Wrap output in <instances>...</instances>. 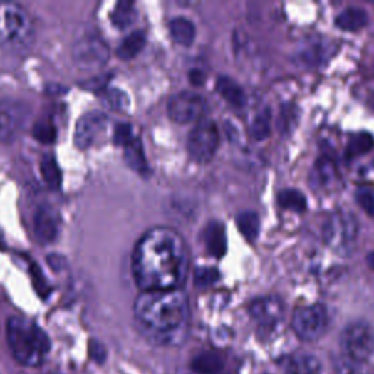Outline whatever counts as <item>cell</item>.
Returning <instances> with one entry per match:
<instances>
[{
    "instance_id": "obj_1",
    "label": "cell",
    "mask_w": 374,
    "mask_h": 374,
    "mask_svg": "<svg viewBox=\"0 0 374 374\" xmlns=\"http://www.w3.org/2000/svg\"><path fill=\"white\" fill-rule=\"evenodd\" d=\"M189 271L185 240L170 227L151 228L132 254V272L143 291L180 290Z\"/></svg>"
},
{
    "instance_id": "obj_2",
    "label": "cell",
    "mask_w": 374,
    "mask_h": 374,
    "mask_svg": "<svg viewBox=\"0 0 374 374\" xmlns=\"http://www.w3.org/2000/svg\"><path fill=\"white\" fill-rule=\"evenodd\" d=\"M135 321L147 338L160 345L180 343L189 323V300L182 290L143 291L133 304Z\"/></svg>"
},
{
    "instance_id": "obj_3",
    "label": "cell",
    "mask_w": 374,
    "mask_h": 374,
    "mask_svg": "<svg viewBox=\"0 0 374 374\" xmlns=\"http://www.w3.org/2000/svg\"><path fill=\"white\" fill-rule=\"evenodd\" d=\"M6 338L14 358L26 367H37L50 351L47 333L34 322L14 316L8 321Z\"/></svg>"
},
{
    "instance_id": "obj_4",
    "label": "cell",
    "mask_w": 374,
    "mask_h": 374,
    "mask_svg": "<svg viewBox=\"0 0 374 374\" xmlns=\"http://www.w3.org/2000/svg\"><path fill=\"white\" fill-rule=\"evenodd\" d=\"M34 21L24 6L0 2V47L8 53L22 54L34 43Z\"/></svg>"
},
{
    "instance_id": "obj_5",
    "label": "cell",
    "mask_w": 374,
    "mask_h": 374,
    "mask_svg": "<svg viewBox=\"0 0 374 374\" xmlns=\"http://www.w3.org/2000/svg\"><path fill=\"white\" fill-rule=\"evenodd\" d=\"M110 59L107 43L95 31H82L72 44V61L79 71L94 72L103 69Z\"/></svg>"
},
{
    "instance_id": "obj_6",
    "label": "cell",
    "mask_w": 374,
    "mask_h": 374,
    "mask_svg": "<svg viewBox=\"0 0 374 374\" xmlns=\"http://www.w3.org/2000/svg\"><path fill=\"white\" fill-rule=\"evenodd\" d=\"M358 237V222L350 211H338L323 227L325 243L339 254H350Z\"/></svg>"
},
{
    "instance_id": "obj_7",
    "label": "cell",
    "mask_w": 374,
    "mask_h": 374,
    "mask_svg": "<svg viewBox=\"0 0 374 374\" xmlns=\"http://www.w3.org/2000/svg\"><path fill=\"white\" fill-rule=\"evenodd\" d=\"M343 357L358 363H365L374 353V331L365 322H354L343 329L341 335Z\"/></svg>"
},
{
    "instance_id": "obj_8",
    "label": "cell",
    "mask_w": 374,
    "mask_h": 374,
    "mask_svg": "<svg viewBox=\"0 0 374 374\" xmlns=\"http://www.w3.org/2000/svg\"><path fill=\"white\" fill-rule=\"evenodd\" d=\"M328 311L321 304L298 307L291 319L293 331L303 341H318L328 329Z\"/></svg>"
},
{
    "instance_id": "obj_9",
    "label": "cell",
    "mask_w": 374,
    "mask_h": 374,
    "mask_svg": "<svg viewBox=\"0 0 374 374\" xmlns=\"http://www.w3.org/2000/svg\"><path fill=\"white\" fill-rule=\"evenodd\" d=\"M219 145V136L215 123L209 119L200 120L189 135L187 150L197 162H208L214 158Z\"/></svg>"
},
{
    "instance_id": "obj_10",
    "label": "cell",
    "mask_w": 374,
    "mask_h": 374,
    "mask_svg": "<svg viewBox=\"0 0 374 374\" xmlns=\"http://www.w3.org/2000/svg\"><path fill=\"white\" fill-rule=\"evenodd\" d=\"M30 110L28 105L15 98L0 100V142H14L26 125Z\"/></svg>"
},
{
    "instance_id": "obj_11",
    "label": "cell",
    "mask_w": 374,
    "mask_h": 374,
    "mask_svg": "<svg viewBox=\"0 0 374 374\" xmlns=\"http://www.w3.org/2000/svg\"><path fill=\"white\" fill-rule=\"evenodd\" d=\"M207 110V101L199 94L183 91L172 95L167 105V113L172 122L185 125L199 119Z\"/></svg>"
},
{
    "instance_id": "obj_12",
    "label": "cell",
    "mask_w": 374,
    "mask_h": 374,
    "mask_svg": "<svg viewBox=\"0 0 374 374\" xmlns=\"http://www.w3.org/2000/svg\"><path fill=\"white\" fill-rule=\"evenodd\" d=\"M107 116L101 111L85 113L78 120L73 140L79 150H88L100 139L107 129Z\"/></svg>"
},
{
    "instance_id": "obj_13",
    "label": "cell",
    "mask_w": 374,
    "mask_h": 374,
    "mask_svg": "<svg viewBox=\"0 0 374 374\" xmlns=\"http://www.w3.org/2000/svg\"><path fill=\"white\" fill-rule=\"evenodd\" d=\"M284 303L278 297H262L250 304L251 318L265 329L278 326L284 319Z\"/></svg>"
},
{
    "instance_id": "obj_14",
    "label": "cell",
    "mask_w": 374,
    "mask_h": 374,
    "mask_svg": "<svg viewBox=\"0 0 374 374\" xmlns=\"http://www.w3.org/2000/svg\"><path fill=\"white\" fill-rule=\"evenodd\" d=\"M61 229V215L53 207L41 205L34 214V232L41 244L53 243Z\"/></svg>"
},
{
    "instance_id": "obj_15",
    "label": "cell",
    "mask_w": 374,
    "mask_h": 374,
    "mask_svg": "<svg viewBox=\"0 0 374 374\" xmlns=\"http://www.w3.org/2000/svg\"><path fill=\"white\" fill-rule=\"evenodd\" d=\"M367 24H368L367 12L355 6H351V8L342 11L335 19V25L339 28V30L348 31V33L360 31Z\"/></svg>"
},
{
    "instance_id": "obj_16",
    "label": "cell",
    "mask_w": 374,
    "mask_h": 374,
    "mask_svg": "<svg viewBox=\"0 0 374 374\" xmlns=\"http://www.w3.org/2000/svg\"><path fill=\"white\" fill-rule=\"evenodd\" d=\"M285 374H322V364L314 355L297 354L285 361Z\"/></svg>"
},
{
    "instance_id": "obj_17",
    "label": "cell",
    "mask_w": 374,
    "mask_h": 374,
    "mask_svg": "<svg viewBox=\"0 0 374 374\" xmlns=\"http://www.w3.org/2000/svg\"><path fill=\"white\" fill-rule=\"evenodd\" d=\"M123 151H125L123 158L133 171L139 172L142 176L148 175L150 167L145 157V151H143L142 142L139 137H133L126 147H123Z\"/></svg>"
},
{
    "instance_id": "obj_18",
    "label": "cell",
    "mask_w": 374,
    "mask_h": 374,
    "mask_svg": "<svg viewBox=\"0 0 374 374\" xmlns=\"http://www.w3.org/2000/svg\"><path fill=\"white\" fill-rule=\"evenodd\" d=\"M205 244L214 257H222L227 253V237L224 225L219 221H211L205 228Z\"/></svg>"
},
{
    "instance_id": "obj_19",
    "label": "cell",
    "mask_w": 374,
    "mask_h": 374,
    "mask_svg": "<svg viewBox=\"0 0 374 374\" xmlns=\"http://www.w3.org/2000/svg\"><path fill=\"white\" fill-rule=\"evenodd\" d=\"M217 91L219 95L236 108H243L246 105V94L241 86L232 78L221 76L217 80Z\"/></svg>"
},
{
    "instance_id": "obj_20",
    "label": "cell",
    "mask_w": 374,
    "mask_h": 374,
    "mask_svg": "<svg viewBox=\"0 0 374 374\" xmlns=\"http://www.w3.org/2000/svg\"><path fill=\"white\" fill-rule=\"evenodd\" d=\"M170 34L171 38L180 46H190L196 37V28L194 24L183 16L171 19L170 22Z\"/></svg>"
},
{
    "instance_id": "obj_21",
    "label": "cell",
    "mask_w": 374,
    "mask_h": 374,
    "mask_svg": "<svg viewBox=\"0 0 374 374\" xmlns=\"http://www.w3.org/2000/svg\"><path fill=\"white\" fill-rule=\"evenodd\" d=\"M40 171L44 183L50 189H61L62 186V170L57 164L54 155L46 154L40 161Z\"/></svg>"
},
{
    "instance_id": "obj_22",
    "label": "cell",
    "mask_w": 374,
    "mask_h": 374,
    "mask_svg": "<svg viewBox=\"0 0 374 374\" xmlns=\"http://www.w3.org/2000/svg\"><path fill=\"white\" fill-rule=\"evenodd\" d=\"M147 44V36L143 31H133L119 46L118 56L122 61H130L136 57Z\"/></svg>"
},
{
    "instance_id": "obj_23",
    "label": "cell",
    "mask_w": 374,
    "mask_h": 374,
    "mask_svg": "<svg viewBox=\"0 0 374 374\" xmlns=\"http://www.w3.org/2000/svg\"><path fill=\"white\" fill-rule=\"evenodd\" d=\"M326 50L328 47L322 41H310L297 53V61L306 66H318L326 59Z\"/></svg>"
},
{
    "instance_id": "obj_24",
    "label": "cell",
    "mask_w": 374,
    "mask_h": 374,
    "mask_svg": "<svg viewBox=\"0 0 374 374\" xmlns=\"http://www.w3.org/2000/svg\"><path fill=\"white\" fill-rule=\"evenodd\" d=\"M110 18L113 25L116 26L118 30H126V28L132 26L133 22L136 21L137 12L132 2H119L116 6H114Z\"/></svg>"
},
{
    "instance_id": "obj_25",
    "label": "cell",
    "mask_w": 374,
    "mask_h": 374,
    "mask_svg": "<svg viewBox=\"0 0 374 374\" xmlns=\"http://www.w3.org/2000/svg\"><path fill=\"white\" fill-rule=\"evenodd\" d=\"M193 368L197 373H202V374H217L222 370L224 367V360L219 354L214 353V351H208V353H202L199 354L193 363H192Z\"/></svg>"
},
{
    "instance_id": "obj_26",
    "label": "cell",
    "mask_w": 374,
    "mask_h": 374,
    "mask_svg": "<svg viewBox=\"0 0 374 374\" xmlns=\"http://www.w3.org/2000/svg\"><path fill=\"white\" fill-rule=\"evenodd\" d=\"M236 222L241 234L249 241H254L257 239L259 232H261V219H259V215L256 212L253 211L240 212L236 218Z\"/></svg>"
},
{
    "instance_id": "obj_27",
    "label": "cell",
    "mask_w": 374,
    "mask_h": 374,
    "mask_svg": "<svg viewBox=\"0 0 374 374\" xmlns=\"http://www.w3.org/2000/svg\"><path fill=\"white\" fill-rule=\"evenodd\" d=\"M278 204L281 208L293 211V212H304L307 208L306 196L296 189L282 190L278 194Z\"/></svg>"
},
{
    "instance_id": "obj_28",
    "label": "cell",
    "mask_w": 374,
    "mask_h": 374,
    "mask_svg": "<svg viewBox=\"0 0 374 374\" xmlns=\"http://www.w3.org/2000/svg\"><path fill=\"white\" fill-rule=\"evenodd\" d=\"M336 177V168L335 164L328 160V158H322L314 165L313 170V175H311V182L316 186H329Z\"/></svg>"
},
{
    "instance_id": "obj_29",
    "label": "cell",
    "mask_w": 374,
    "mask_h": 374,
    "mask_svg": "<svg viewBox=\"0 0 374 374\" xmlns=\"http://www.w3.org/2000/svg\"><path fill=\"white\" fill-rule=\"evenodd\" d=\"M271 111L269 108H264L259 111L251 125H250V135L254 140L261 142V140H265L266 137H269L271 135Z\"/></svg>"
},
{
    "instance_id": "obj_30",
    "label": "cell",
    "mask_w": 374,
    "mask_h": 374,
    "mask_svg": "<svg viewBox=\"0 0 374 374\" xmlns=\"http://www.w3.org/2000/svg\"><path fill=\"white\" fill-rule=\"evenodd\" d=\"M101 98L114 111H126L129 108V97L118 88H107L101 91Z\"/></svg>"
},
{
    "instance_id": "obj_31",
    "label": "cell",
    "mask_w": 374,
    "mask_h": 374,
    "mask_svg": "<svg viewBox=\"0 0 374 374\" xmlns=\"http://www.w3.org/2000/svg\"><path fill=\"white\" fill-rule=\"evenodd\" d=\"M373 148V137L368 133L357 135L348 145V157H360Z\"/></svg>"
},
{
    "instance_id": "obj_32",
    "label": "cell",
    "mask_w": 374,
    "mask_h": 374,
    "mask_svg": "<svg viewBox=\"0 0 374 374\" xmlns=\"http://www.w3.org/2000/svg\"><path fill=\"white\" fill-rule=\"evenodd\" d=\"M33 135L41 143H53L57 137V130L50 120H40L36 123Z\"/></svg>"
},
{
    "instance_id": "obj_33",
    "label": "cell",
    "mask_w": 374,
    "mask_h": 374,
    "mask_svg": "<svg viewBox=\"0 0 374 374\" xmlns=\"http://www.w3.org/2000/svg\"><path fill=\"white\" fill-rule=\"evenodd\" d=\"M336 374H367L364 363L354 361L348 357H342L336 363Z\"/></svg>"
},
{
    "instance_id": "obj_34",
    "label": "cell",
    "mask_w": 374,
    "mask_h": 374,
    "mask_svg": "<svg viewBox=\"0 0 374 374\" xmlns=\"http://www.w3.org/2000/svg\"><path fill=\"white\" fill-rule=\"evenodd\" d=\"M355 199L358 205L368 214L374 215V192L370 187H360L355 192Z\"/></svg>"
},
{
    "instance_id": "obj_35",
    "label": "cell",
    "mask_w": 374,
    "mask_h": 374,
    "mask_svg": "<svg viewBox=\"0 0 374 374\" xmlns=\"http://www.w3.org/2000/svg\"><path fill=\"white\" fill-rule=\"evenodd\" d=\"M133 137H135L133 130L129 123H119L116 129H114L113 139H114V143L119 147H126Z\"/></svg>"
},
{
    "instance_id": "obj_36",
    "label": "cell",
    "mask_w": 374,
    "mask_h": 374,
    "mask_svg": "<svg viewBox=\"0 0 374 374\" xmlns=\"http://www.w3.org/2000/svg\"><path fill=\"white\" fill-rule=\"evenodd\" d=\"M88 353H90V357L94 363L97 364H104L105 360H107V350L104 345L97 341V339H91L90 341V345H88Z\"/></svg>"
},
{
    "instance_id": "obj_37",
    "label": "cell",
    "mask_w": 374,
    "mask_h": 374,
    "mask_svg": "<svg viewBox=\"0 0 374 374\" xmlns=\"http://www.w3.org/2000/svg\"><path fill=\"white\" fill-rule=\"evenodd\" d=\"M217 278H218V274L214 271V268H199L196 271V282L202 286H207L215 282Z\"/></svg>"
},
{
    "instance_id": "obj_38",
    "label": "cell",
    "mask_w": 374,
    "mask_h": 374,
    "mask_svg": "<svg viewBox=\"0 0 374 374\" xmlns=\"http://www.w3.org/2000/svg\"><path fill=\"white\" fill-rule=\"evenodd\" d=\"M33 279H34V285H36L38 294L43 296V297L48 296L50 289H48V285L44 281V276H43V274H41V271H40V268L37 265L33 266Z\"/></svg>"
},
{
    "instance_id": "obj_39",
    "label": "cell",
    "mask_w": 374,
    "mask_h": 374,
    "mask_svg": "<svg viewBox=\"0 0 374 374\" xmlns=\"http://www.w3.org/2000/svg\"><path fill=\"white\" fill-rule=\"evenodd\" d=\"M190 78H192V80H193L196 85H200V83H202V80H204V75L200 73L199 71H193V72L190 73Z\"/></svg>"
},
{
    "instance_id": "obj_40",
    "label": "cell",
    "mask_w": 374,
    "mask_h": 374,
    "mask_svg": "<svg viewBox=\"0 0 374 374\" xmlns=\"http://www.w3.org/2000/svg\"><path fill=\"white\" fill-rule=\"evenodd\" d=\"M367 264L370 265L371 269H374V251H371V253L367 256Z\"/></svg>"
},
{
    "instance_id": "obj_41",
    "label": "cell",
    "mask_w": 374,
    "mask_h": 374,
    "mask_svg": "<svg viewBox=\"0 0 374 374\" xmlns=\"http://www.w3.org/2000/svg\"><path fill=\"white\" fill-rule=\"evenodd\" d=\"M5 246H6V243H5V237H4L2 233H0V249L5 250Z\"/></svg>"
}]
</instances>
